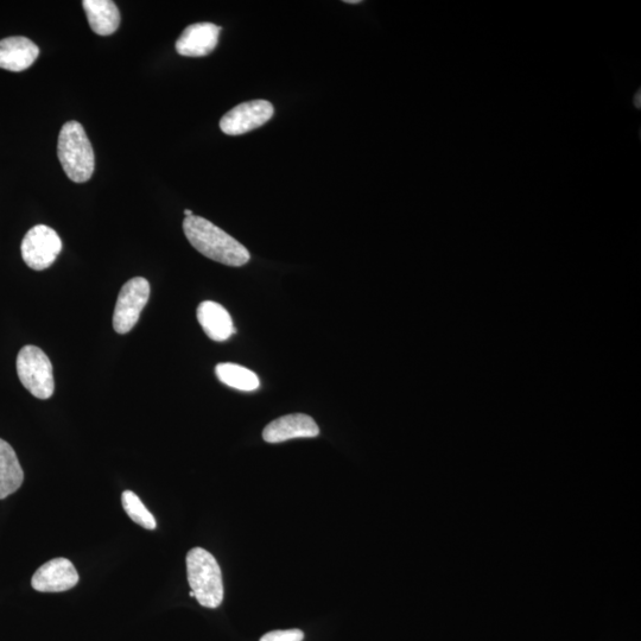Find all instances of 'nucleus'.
I'll use <instances>...</instances> for the list:
<instances>
[{
	"label": "nucleus",
	"mask_w": 641,
	"mask_h": 641,
	"mask_svg": "<svg viewBox=\"0 0 641 641\" xmlns=\"http://www.w3.org/2000/svg\"><path fill=\"white\" fill-rule=\"evenodd\" d=\"M183 231L194 249L214 262L233 268L249 263L251 256L246 247L205 218L193 215L184 219Z\"/></svg>",
	"instance_id": "1"
},
{
	"label": "nucleus",
	"mask_w": 641,
	"mask_h": 641,
	"mask_svg": "<svg viewBox=\"0 0 641 641\" xmlns=\"http://www.w3.org/2000/svg\"><path fill=\"white\" fill-rule=\"evenodd\" d=\"M57 156L69 180L75 183L91 180L95 167L94 151L85 129L75 120L62 126Z\"/></svg>",
	"instance_id": "2"
},
{
	"label": "nucleus",
	"mask_w": 641,
	"mask_h": 641,
	"mask_svg": "<svg viewBox=\"0 0 641 641\" xmlns=\"http://www.w3.org/2000/svg\"><path fill=\"white\" fill-rule=\"evenodd\" d=\"M188 582L195 599L207 608H218L224 600V582L219 563L205 549L194 548L187 555Z\"/></svg>",
	"instance_id": "3"
},
{
	"label": "nucleus",
	"mask_w": 641,
	"mask_h": 641,
	"mask_svg": "<svg viewBox=\"0 0 641 641\" xmlns=\"http://www.w3.org/2000/svg\"><path fill=\"white\" fill-rule=\"evenodd\" d=\"M17 374L22 385L38 399L54 395L53 365L48 355L36 346H25L18 353Z\"/></svg>",
	"instance_id": "4"
},
{
	"label": "nucleus",
	"mask_w": 641,
	"mask_h": 641,
	"mask_svg": "<svg viewBox=\"0 0 641 641\" xmlns=\"http://www.w3.org/2000/svg\"><path fill=\"white\" fill-rule=\"evenodd\" d=\"M150 298V284L147 279H130L120 290L113 314V328L118 334L131 332Z\"/></svg>",
	"instance_id": "5"
},
{
	"label": "nucleus",
	"mask_w": 641,
	"mask_h": 641,
	"mask_svg": "<svg viewBox=\"0 0 641 641\" xmlns=\"http://www.w3.org/2000/svg\"><path fill=\"white\" fill-rule=\"evenodd\" d=\"M22 258L30 269L43 271L55 263L62 251V240L53 228L37 225L25 234Z\"/></svg>",
	"instance_id": "6"
},
{
	"label": "nucleus",
	"mask_w": 641,
	"mask_h": 641,
	"mask_svg": "<svg viewBox=\"0 0 641 641\" xmlns=\"http://www.w3.org/2000/svg\"><path fill=\"white\" fill-rule=\"evenodd\" d=\"M274 114V106L269 101H247L234 107L221 118L220 129L228 136L245 135L268 123Z\"/></svg>",
	"instance_id": "7"
},
{
	"label": "nucleus",
	"mask_w": 641,
	"mask_h": 641,
	"mask_svg": "<svg viewBox=\"0 0 641 641\" xmlns=\"http://www.w3.org/2000/svg\"><path fill=\"white\" fill-rule=\"evenodd\" d=\"M79 574L67 558H54L38 569L31 585L42 593H60L78 585Z\"/></svg>",
	"instance_id": "8"
},
{
	"label": "nucleus",
	"mask_w": 641,
	"mask_h": 641,
	"mask_svg": "<svg viewBox=\"0 0 641 641\" xmlns=\"http://www.w3.org/2000/svg\"><path fill=\"white\" fill-rule=\"evenodd\" d=\"M319 425L312 417L304 414H293L277 418L266 425L263 439L268 443H281L294 439H310L319 436Z\"/></svg>",
	"instance_id": "9"
},
{
	"label": "nucleus",
	"mask_w": 641,
	"mask_h": 641,
	"mask_svg": "<svg viewBox=\"0 0 641 641\" xmlns=\"http://www.w3.org/2000/svg\"><path fill=\"white\" fill-rule=\"evenodd\" d=\"M222 28L213 23H195L184 29L176 41V52L186 57H202L218 46Z\"/></svg>",
	"instance_id": "10"
},
{
	"label": "nucleus",
	"mask_w": 641,
	"mask_h": 641,
	"mask_svg": "<svg viewBox=\"0 0 641 641\" xmlns=\"http://www.w3.org/2000/svg\"><path fill=\"white\" fill-rule=\"evenodd\" d=\"M40 49L23 36L8 37L0 41V68L9 72H24L34 65Z\"/></svg>",
	"instance_id": "11"
},
{
	"label": "nucleus",
	"mask_w": 641,
	"mask_h": 641,
	"mask_svg": "<svg viewBox=\"0 0 641 641\" xmlns=\"http://www.w3.org/2000/svg\"><path fill=\"white\" fill-rule=\"evenodd\" d=\"M196 316L203 332L213 341H226L236 333L230 313L217 302H202Z\"/></svg>",
	"instance_id": "12"
},
{
	"label": "nucleus",
	"mask_w": 641,
	"mask_h": 641,
	"mask_svg": "<svg viewBox=\"0 0 641 641\" xmlns=\"http://www.w3.org/2000/svg\"><path fill=\"white\" fill-rule=\"evenodd\" d=\"M82 6L95 34L110 36L119 29L120 12L112 0H84Z\"/></svg>",
	"instance_id": "13"
},
{
	"label": "nucleus",
	"mask_w": 641,
	"mask_h": 641,
	"mask_svg": "<svg viewBox=\"0 0 641 641\" xmlns=\"http://www.w3.org/2000/svg\"><path fill=\"white\" fill-rule=\"evenodd\" d=\"M24 473L14 448L0 439V499L8 498L22 486Z\"/></svg>",
	"instance_id": "14"
},
{
	"label": "nucleus",
	"mask_w": 641,
	"mask_h": 641,
	"mask_svg": "<svg viewBox=\"0 0 641 641\" xmlns=\"http://www.w3.org/2000/svg\"><path fill=\"white\" fill-rule=\"evenodd\" d=\"M215 373L222 384L239 391H256L260 385L257 374L240 365L219 364L215 367Z\"/></svg>",
	"instance_id": "15"
},
{
	"label": "nucleus",
	"mask_w": 641,
	"mask_h": 641,
	"mask_svg": "<svg viewBox=\"0 0 641 641\" xmlns=\"http://www.w3.org/2000/svg\"><path fill=\"white\" fill-rule=\"evenodd\" d=\"M123 507L128 516L142 528L147 530H155L157 523L156 519L149 512L147 507L142 503L141 498L136 493L125 491L122 497Z\"/></svg>",
	"instance_id": "16"
},
{
	"label": "nucleus",
	"mask_w": 641,
	"mask_h": 641,
	"mask_svg": "<svg viewBox=\"0 0 641 641\" xmlns=\"http://www.w3.org/2000/svg\"><path fill=\"white\" fill-rule=\"evenodd\" d=\"M304 633L301 630L272 631L264 634L260 641H303Z\"/></svg>",
	"instance_id": "17"
},
{
	"label": "nucleus",
	"mask_w": 641,
	"mask_h": 641,
	"mask_svg": "<svg viewBox=\"0 0 641 641\" xmlns=\"http://www.w3.org/2000/svg\"><path fill=\"white\" fill-rule=\"evenodd\" d=\"M633 106H634V109H637L638 111L641 109V90H640V88L633 95Z\"/></svg>",
	"instance_id": "18"
},
{
	"label": "nucleus",
	"mask_w": 641,
	"mask_h": 641,
	"mask_svg": "<svg viewBox=\"0 0 641 641\" xmlns=\"http://www.w3.org/2000/svg\"><path fill=\"white\" fill-rule=\"evenodd\" d=\"M184 215H186V218H189L193 217L194 214L192 211H190V209H186V211H184Z\"/></svg>",
	"instance_id": "19"
},
{
	"label": "nucleus",
	"mask_w": 641,
	"mask_h": 641,
	"mask_svg": "<svg viewBox=\"0 0 641 641\" xmlns=\"http://www.w3.org/2000/svg\"><path fill=\"white\" fill-rule=\"evenodd\" d=\"M345 3H347V4H360L361 2H360V0H346Z\"/></svg>",
	"instance_id": "20"
}]
</instances>
